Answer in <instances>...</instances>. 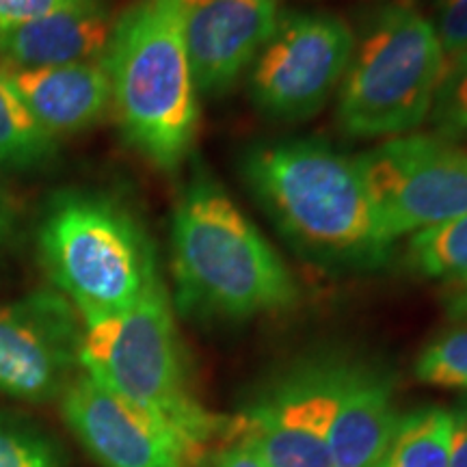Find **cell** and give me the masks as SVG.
Instances as JSON below:
<instances>
[{
	"mask_svg": "<svg viewBox=\"0 0 467 467\" xmlns=\"http://www.w3.org/2000/svg\"><path fill=\"white\" fill-rule=\"evenodd\" d=\"M58 400L69 431L102 467H189L165 426L83 368Z\"/></svg>",
	"mask_w": 467,
	"mask_h": 467,
	"instance_id": "obj_11",
	"label": "cell"
},
{
	"mask_svg": "<svg viewBox=\"0 0 467 467\" xmlns=\"http://www.w3.org/2000/svg\"><path fill=\"white\" fill-rule=\"evenodd\" d=\"M115 20L107 0H76L0 33V63L20 69L100 63Z\"/></svg>",
	"mask_w": 467,
	"mask_h": 467,
	"instance_id": "obj_13",
	"label": "cell"
},
{
	"mask_svg": "<svg viewBox=\"0 0 467 467\" xmlns=\"http://www.w3.org/2000/svg\"><path fill=\"white\" fill-rule=\"evenodd\" d=\"M420 383L446 389H467V323L443 331L416 361Z\"/></svg>",
	"mask_w": 467,
	"mask_h": 467,
	"instance_id": "obj_19",
	"label": "cell"
},
{
	"mask_svg": "<svg viewBox=\"0 0 467 467\" xmlns=\"http://www.w3.org/2000/svg\"><path fill=\"white\" fill-rule=\"evenodd\" d=\"M389 241L467 213V151L437 134H402L358 156Z\"/></svg>",
	"mask_w": 467,
	"mask_h": 467,
	"instance_id": "obj_8",
	"label": "cell"
},
{
	"mask_svg": "<svg viewBox=\"0 0 467 467\" xmlns=\"http://www.w3.org/2000/svg\"><path fill=\"white\" fill-rule=\"evenodd\" d=\"M355 35L331 14H284L249 66V93L268 119L296 124L325 109L340 87Z\"/></svg>",
	"mask_w": 467,
	"mask_h": 467,
	"instance_id": "obj_7",
	"label": "cell"
},
{
	"mask_svg": "<svg viewBox=\"0 0 467 467\" xmlns=\"http://www.w3.org/2000/svg\"><path fill=\"white\" fill-rule=\"evenodd\" d=\"M243 178L292 247L331 268H375L389 258L358 159L318 139H282L244 151Z\"/></svg>",
	"mask_w": 467,
	"mask_h": 467,
	"instance_id": "obj_1",
	"label": "cell"
},
{
	"mask_svg": "<svg viewBox=\"0 0 467 467\" xmlns=\"http://www.w3.org/2000/svg\"><path fill=\"white\" fill-rule=\"evenodd\" d=\"M58 141L35 119L0 63V167L35 169L48 162Z\"/></svg>",
	"mask_w": 467,
	"mask_h": 467,
	"instance_id": "obj_16",
	"label": "cell"
},
{
	"mask_svg": "<svg viewBox=\"0 0 467 467\" xmlns=\"http://www.w3.org/2000/svg\"><path fill=\"white\" fill-rule=\"evenodd\" d=\"M440 39L446 66L467 52V0H437L431 22Z\"/></svg>",
	"mask_w": 467,
	"mask_h": 467,
	"instance_id": "obj_22",
	"label": "cell"
},
{
	"mask_svg": "<svg viewBox=\"0 0 467 467\" xmlns=\"http://www.w3.org/2000/svg\"><path fill=\"white\" fill-rule=\"evenodd\" d=\"M195 467H268L254 446V441L238 429V420L232 418V429L223 440L214 443Z\"/></svg>",
	"mask_w": 467,
	"mask_h": 467,
	"instance_id": "obj_23",
	"label": "cell"
},
{
	"mask_svg": "<svg viewBox=\"0 0 467 467\" xmlns=\"http://www.w3.org/2000/svg\"><path fill=\"white\" fill-rule=\"evenodd\" d=\"M454 411L426 407L400 418L381 467H448L451 465Z\"/></svg>",
	"mask_w": 467,
	"mask_h": 467,
	"instance_id": "obj_17",
	"label": "cell"
},
{
	"mask_svg": "<svg viewBox=\"0 0 467 467\" xmlns=\"http://www.w3.org/2000/svg\"><path fill=\"white\" fill-rule=\"evenodd\" d=\"M0 467H63L55 441L31 424L0 416Z\"/></svg>",
	"mask_w": 467,
	"mask_h": 467,
	"instance_id": "obj_21",
	"label": "cell"
},
{
	"mask_svg": "<svg viewBox=\"0 0 467 467\" xmlns=\"http://www.w3.org/2000/svg\"><path fill=\"white\" fill-rule=\"evenodd\" d=\"M200 93L219 96L247 72L277 25V0H180Z\"/></svg>",
	"mask_w": 467,
	"mask_h": 467,
	"instance_id": "obj_12",
	"label": "cell"
},
{
	"mask_svg": "<svg viewBox=\"0 0 467 467\" xmlns=\"http://www.w3.org/2000/svg\"><path fill=\"white\" fill-rule=\"evenodd\" d=\"M5 69L35 119L57 141L89 130L110 113V83L102 61Z\"/></svg>",
	"mask_w": 467,
	"mask_h": 467,
	"instance_id": "obj_15",
	"label": "cell"
},
{
	"mask_svg": "<svg viewBox=\"0 0 467 467\" xmlns=\"http://www.w3.org/2000/svg\"><path fill=\"white\" fill-rule=\"evenodd\" d=\"M102 63L110 113L126 141L162 171L178 169L192 151L202 117L180 0H134L117 16Z\"/></svg>",
	"mask_w": 467,
	"mask_h": 467,
	"instance_id": "obj_3",
	"label": "cell"
},
{
	"mask_svg": "<svg viewBox=\"0 0 467 467\" xmlns=\"http://www.w3.org/2000/svg\"><path fill=\"white\" fill-rule=\"evenodd\" d=\"M37 251L80 318L124 312L161 279L141 221L104 192H57L39 223Z\"/></svg>",
	"mask_w": 467,
	"mask_h": 467,
	"instance_id": "obj_5",
	"label": "cell"
},
{
	"mask_svg": "<svg viewBox=\"0 0 467 467\" xmlns=\"http://www.w3.org/2000/svg\"><path fill=\"white\" fill-rule=\"evenodd\" d=\"M171 271L175 303L189 318L236 323L299 299L275 247L206 171L192 175L175 203Z\"/></svg>",
	"mask_w": 467,
	"mask_h": 467,
	"instance_id": "obj_2",
	"label": "cell"
},
{
	"mask_svg": "<svg viewBox=\"0 0 467 467\" xmlns=\"http://www.w3.org/2000/svg\"><path fill=\"white\" fill-rule=\"evenodd\" d=\"M80 323V368L165 426L184 451L189 467L230 433L232 418L210 413L191 392L162 279L124 312L87 317Z\"/></svg>",
	"mask_w": 467,
	"mask_h": 467,
	"instance_id": "obj_4",
	"label": "cell"
},
{
	"mask_svg": "<svg viewBox=\"0 0 467 467\" xmlns=\"http://www.w3.org/2000/svg\"><path fill=\"white\" fill-rule=\"evenodd\" d=\"M407 254L420 275L457 285L467 284V213L409 236Z\"/></svg>",
	"mask_w": 467,
	"mask_h": 467,
	"instance_id": "obj_18",
	"label": "cell"
},
{
	"mask_svg": "<svg viewBox=\"0 0 467 467\" xmlns=\"http://www.w3.org/2000/svg\"><path fill=\"white\" fill-rule=\"evenodd\" d=\"M446 57L429 17L394 3L355 39L337 87V124L353 139L411 134L429 119Z\"/></svg>",
	"mask_w": 467,
	"mask_h": 467,
	"instance_id": "obj_6",
	"label": "cell"
},
{
	"mask_svg": "<svg viewBox=\"0 0 467 467\" xmlns=\"http://www.w3.org/2000/svg\"><path fill=\"white\" fill-rule=\"evenodd\" d=\"M16 223V203L11 192L0 182V244L9 238Z\"/></svg>",
	"mask_w": 467,
	"mask_h": 467,
	"instance_id": "obj_26",
	"label": "cell"
},
{
	"mask_svg": "<svg viewBox=\"0 0 467 467\" xmlns=\"http://www.w3.org/2000/svg\"><path fill=\"white\" fill-rule=\"evenodd\" d=\"M389 381L358 361L342 359L329 452L334 467H381L400 422Z\"/></svg>",
	"mask_w": 467,
	"mask_h": 467,
	"instance_id": "obj_14",
	"label": "cell"
},
{
	"mask_svg": "<svg viewBox=\"0 0 467 467\" xmlns=\"http://www.w3.org/2000/svg\"><path fill=\"white\" fill-rule=\"evenodd\" d=\"M429 121L437 137L452 143L467 141V52L443 69Z\"/></svg>",
	"mask_w": 467,
	"mask_h": 467,
	"instance_id": "obj_20",
	"label": "cell"
},
{
	"mask_svg": "<svg viewBox=\"0 0 467 467\" xmlns=\"http://www.w3.org/2000/svg\"><path fill=\"white\" fill-rule=\"evenodd\" d=\"M76 0H0V33L66 7Z\"/></svg>",
	"mask_w": 467,
	"mask_h": 467,
	"instance_id": "obj_24",
	"label": "cell"
},
{
	"mask_svg": "<svg viewBox=\"0 0 467 467\" xmlns=\"http://www.w3.org/2000/svg\"><path fill=\"white\" fill-rule=\"evenodd\" d=\"M451 317L457 318L459 323H467V284L457 285L452 292V299L448 303Z\"/></svg>",
	"mask_w": 467,
	"mask_h": 467,
	"instance_id": "obj_27",
	"label": "cell"
},
{
	"mask_svg": "<svg viewBox=\"0 0 467 467\" xmlns=\"http://www.w3.org/2000/svg\"><path fill=\"white\" fill-rule=\"evenodd\" d=\"M448 467H467V407L454 411L452 451Z\"/></svg>",
	"mask_w": 467,
	"mask_h": 467,
	"instance_id": "obj_25",
	"label": "cell"
},
{
	"mask_svg": "<svg viewBox=\"0 0 467 467\" xmlns=\"http://www.w3.org/2000/svg\"><path fill=\"white\" fill-rule=\"evenodd\" d=\"M83 323L61 292L37 290L0 306V396L61 399L80 372Z\"/></svg>",
	"mask_w": 467,
	"mask_h": 467,
	"instance_id": "obj_9",
	"label": "cell"
},
{
	"mask_svg": "<svg viewBox=\"0 0 467 467\" xmlns=\"http://www.w3.org/2000/svg\"><path fill=\"white\" fill-rule=\"evenodd\" d=\"M342 359L303 364L266 396L236 416L268 467H334L329 426L334 420Z\"/></svg>",
	"mask_w": 467,
	"mask_h": 467,
	"instance_id": "obj_10",
	"label": "cell"
}]
</instances>
